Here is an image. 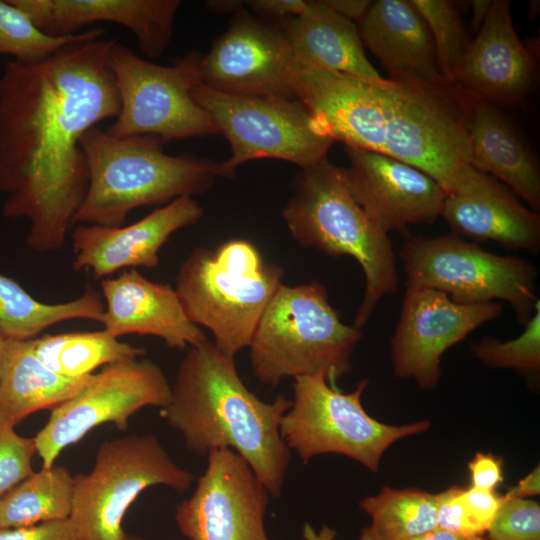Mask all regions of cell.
Segmentation results:
<instances>
[{"instance_id": "13", "label": "cell", "mask_w": 540, "mask_h": 540, "mask_svg": "<svg viewBox=\"0 0 540 540\" xmlns=\"http://www.w3.org/2000/svg\"><path fill=\"white\" fill-rule=\"evenodd\" d=\"M170 396L165 374L150 359H128L104 366L91 374L77 394L51 410L47 423L33 438L42 468L54 466L66 447L95 427L112 423L126 430L135 412L148 406L162 409Z\"/></svg>"}, {"instance_id": "11", "label": "cell", "mask_w": 540, "mask_h": 540, "mask_svg": "<svg viewBox=\"0 0 540 540\" xmlns=\"http://www.w3.org/2000/svg\"><path fill=\"white\" fill-rule=\"evenodd\" d=\"M201 54L191 52L163 66L144 60L115 41L108 57L120 100L119 113L105 131L116 138L154 136L164 143L218 134L208 113L194 100Z\"/></svg>"}, {"instance_id": "28", "label": "cell", "mask_w": 540, "mask_h": 540, "mask_svg": "<svg viewBox=\"0 0 540 540\" xmlns=\"http://www.w3.org/2000/svg\"><path fill=\"white\" fill-rule=\"evenodd\" d=\"M33 349L45 367L71 378L88 376L100 366L145 354L144 348L121 342L104 329L46 334L33 339Z\"/></svg>"}, {"instance_id": "39", "label": "cell", "mask_w": 540, "mask_h": 540, "mask_svg": "<svg viewBox=\"0 0 540 540\" xmlns=\"http://www.w3.org/2000/svg\"><path fill=\"white\" fill-rule=\"evenodd\" d=\"M244 3L257 17L274 23L299 16L308 7V1L304 0H249Z\"/></svg>"}, {"instance_id": "37", "label": "cell", "mask_w": 540, "mask_h": 540, "mask_svg": "<svg viewBox=\"0 0 540 540\" xmlns=\"http://www.w3.org/2000/svg\"><path fill=\"white\" fill-rule=\"evenodd\" d=\"M0 540H82L71 518L18 528H0Z\"/></svg>"}, {"instance_id": "45", "label": "cell", "mask_w": 540, "mask_h": 540, "mask_svg": "<svg viewBox=\"0 0 540 540\" xmlns=\"http://www.w3.org/2000/svg\"><path fill=\"white\" fill-rule=\"evenodd\" d=\"M337 532L324 525L319 532H317L310 523H305L302 528V538L304 540H334Z\"/></svg>"}, {"instance_id": "16", "label": "cell", "mask_w": 540, "mask_h": 540, "mask_svg": "<svg viewBox=\"0 0 540 540\" xmlns=\"http://www.w3.org/2000/svg\"><path fill=\"white\" fill-rule=\"evenodd\" d=\"M292 59L280 26L243 6L232 14L228 29L209 52L201 55L200 81L226 94L296 99L289 74Z\"/></svg>"}, {"instance_id": "5", "label": "cell", "mask_w": 540, "mask_h": 540, "mask_svg": "<svg viewBox=\"0 0 540 540\" xmlns=\"http://www.w3.org/2000/svg\"><path fill=\"white\" fill-rule=\"evenodd\" d=\"M282 216L302 246L333 257L350 256L359 263L365 291L353 326L361 330L380 300L398 291L396 256L388 233L356 203L340 168L327 157L301 169Z\"/></svg>"}, {"instance_id": "24", "label": "cell", "mask_w": 540, "mask_h": 540, "mask_svg": "<svg viewBox=\"0 0 540 540\" xmlns=\"http://www.w3.org/2000/svg\"><path fill=\"white\" fill-rule=\"evenodd\" d=\"M468 138L473 167L505 183L539 212V165L508 117L496 105L472 98Z\"/></svg>"}, {"instance_id": "19", "label": "cell", "mask_w": 540, "mask_h": 540, "mask_svg": "<svg viewBox=\"0 0 540 540\" xmlns=\"http://www.w3.org/2000/svg\"><path fill=\"white\" fill-rule=\"evenodd\" d=\"M537 65L515 30L511 2L493 0L453 76L473 98L493 105H517L535 87Z\"/></svg>"}, {"instance_id": "6", "label": "cell", "mask_w": 540, "mask_h": 540, "mask_svg": "<svg viewBox=\"0 0 540 540\" xmlns=\"http://www.w3.org/2000/svg\"><path fill=\"white\" fill-rule=\"evenodd\" d=\"M361 331L341 321L318 281L281 284L253 334L250 362L255 378L277 386L284 378L323 375L332 387L352 370Z\"/></svg>"}, {"instance_id": "14", "label": "cell", "mask_w": 540, "mask_h": 540, "mask_svg": "<svg viewBox=\"0 0 540 540\" xmlns=\"http://www.w3.org/2000/svg\"><path fill=\"white\" fill-rule=\"evenodd\" d=\"M269 497L241 456L212 450L192 495L177 506L175 521L189 540H270L264 525Z\"/></svg>"}, {"instance_id": "23", "label": "cell", "mask_w": 540, "mask_h": 540, "mask_svg": "<svg viewBox=\"0 0 540 540\" xmlns=\"http://www.w3.org/2000/svg\"><path fill=\"white\" fill-rule=\"evenodd\" d=\"M441 217L451 232L477 242L494 241L510 250L540 251V216L488 175L475 191L447 196Z\"/></svg>"}, {"instance_id": "30", "label": "cell", "mask_w": 540, "mask_h": 540, "mask_svg": "<svg viewBox=\"0 0 540 540\" xmlns=\"http://www.w3.org/2000/svg\"><path fill=\"white\" fill-rule=\"evenodd\" d=\"M74 479L61 466L32 472L0 497V528L67 519L73 508Z\"/></svg>"}, {"instance_id": "33", "label": "cell", "mask_w": 540, "mask_h": 540, "mask_svg": "<svg viewBox=\"0 0 540 540\" xmlns=\"http://www.w3.org/2000/svg\"><path fill=\"white\" fill-rule=\"evenodd\" d=\"M503 495L473 487L452 489L439 500V528L463 536H484Z\"/></svg>"}, {"instance_id": "2", "label": "cell", "mask_w": 540, "mask_h": 540, "mask_svg": "<svg viewBox=\"0 0 540 540\" xmlns=\"http://www.w3.org/2000/svg\"><path fill=\"white\" fill-rule=\"evenodd\" d=\"M291 85L317 131L347 148L381 153L433 178L447 196L475 191L487 174L472 165V96L458 85L366 80L292 59Z\"/></svg>"}, {"instance_id": "43", "label": "cell", "mask_w": 540, "mask_h": 540, "mask_svg": "<svg viewBox=\"0 0 540 540\" xmlns=\"http://www.w3.org/2000/svg\"><path fill=\"white\" fill-rule=\"evenodd\" d=\"M205 7L215 14H234L245 3L239 0H210L205 2Z\"/></svg>"}, {"instance_id": "40", "label": "cell", "mask_w": 540, "mask_h": 540, "mask_svg": "<svg viewBox=\"0 0 540 540\" xmlns=\"http://www.w3.org/2000/svg\"><path fill=\"white\" fill-rule=\"evenodd\" d=\"M325 6L337 14L353 21L359 22L368 11L370 0H320Z\"/></svg>"}, {"instance_id": "44", "label": "cell", "mask_w": 540, "mask_h": 540, "mask_svg": "<svg viewBox=\"0 0 540 540\" xmlns=\"http://www.w3.org/2000/svg\"><path fill=\"white\" fill-rule=\"evenodd\" d=\"M411 540H487L484 536H463L442 529H436Z\"/></svg>"}, {"instance_id": "27", "label": "cell", "mask_w": 540, "mask_h": 540, "mask_svg": "<svg viewBox=\"0 0 540 540\" xmlns=\"http://www.w3.org/2000/svg\"><path fill=\"white\" fill-rule=\"evenodd\" d=\"M104 311L103 296L96 290L89 289L68 302L50 304L35 299L0 272V332L6 339H35L46 328L72 319L101 323Z\"/></svg>"}, {"instance_id": "29", "label": "cell", "mask_w": 540, "mask_h": 540, "mask_svg": "<svg viewBox=\"0 0 540 540\" xmlns=\"http://www.w3.org/2000/svg\"><path fill=\"white\" fill-rule=\"evenodd\" d=\"M359 507L371 517V524L358 540H411L438 529L436 494L418 488L382 487L377 495L366 496Z\"/></svg>"}, {"instance_id": "4", "label": "cell", "mask_w": 540, "mask_h": 540, "mask_svg": "<svg viewBox=\"0 0 540 540\" xmlns=\"http://www.w3.org/2000/svg\"><path fill=\"white\" fill-rule=\"evenodd\" d=\"M154 136L116 138L95 126L81 138L89 185L73 223L121 227L130 211L206 192L222 177L220 164L169 155Z\"/></svg>"}, {"instance_id": "38", "label": "cell", "mask_w": 540, "mask_h": 540, "mask_svg": "<svg viewBox=\"0 0 540 540\" xmlns=\"http://www.w3.org/2000/svg\"><path fill=\"white\" fill-rule=\"evenodd\" d=\"M503 459L492 453H477L468 463L471 487L495 491L503 482Z\"/></svg>"}, {"instance_id": "7", "label": "cell", "mask_w": 540, "mask_h": 540, "mask_svg": "<svg viewBox=\"0 0 540 540\" xmlns=\"http://www.w3.org/2000/svg\"><path fill=\"white\" fill-rule=\"evenodd\" d=\"M282 276L251 242L232 239L214 251L193 250L178 269L175 290L188 319L208 328L217 349L234 359L249 347Z\"/></svg>"}, {"instance_id": "1", "label": "cell", "mask_w": 540, "mask_h": 540, "mask_svg": "<svg viewBox=\"0 0 540 540\" xmlns=\"http://www.w3.org/2000/svg\"><path fill=\"white\" fill-rule=\"evenodd\" d=\"M114 39L69 43L36 65L7 62L0 75L2 215L26 218V245L61 249L89 185L80 145L120 100L108 64Z\"/></svg>"}, {"instance_id": "35", "label": "cell", "mask_w": 540, "mask_h": 540, "mask_svg": "<svg viewBox=\"0 0 540 540\" xmlns=\"http://www.w3.org/2000/svg\"><path fill=\"white\" fill-rule=\"evenodd\" d=\"M487 540H540V505L527 498L506 499L500 504Z\"/></svg>"}, {"instance_id": "25", "label": "cell", "mask_w": 540, "mask_h": 540, "mask_svg": "<svg viewBox=\"0 0 540 540\" xmlns=\"http://www.w3.org/2000/svg\"><path fill=\"white\" fill-rule=\"evenodd\" d=\"M277 24L295 61L360 79L383 78L365 54L357 24L320 0L308 1L302 14Z\"/></svg>"}, {"instance_id": "12", "label": "cell", "mask_w": 540, "mask_h": 540, "mask_svg": "<svg viewBox=\"0 0 540 540\" xmlns=\"http://www.w3.org/2000/svg\"><path fill=\"white\" fill-rule=\"evenodd\" d=\"M191 95L230 144L231 156L219 162L222 177L232 178L242 164L264 158L303 169L327 157L333 143L317 131L298 99L226 94L201 82Z\"/></svg>"}, {"instance_id": "21", "label": "cell", "mask_w": 540, "mask_h": 540, "mask_svg": "<svg viewBox=\"0 0 540 540\" xmlns=\"http://www.w3.org/2000/svg\"><path fill=\"white\" fill-rule=\"evenodd\" d=\"M100 284L106 302L101 324L112 336H156L170 349L178 350L208 339L188 319L170 284L150 281L136 269L122 270L117 277L100 280Z\"/></svg>"}, {"instance_id": "47", "label": "cell", "mask_w": 540, "mask_h": 540, "mask_svg": "<svg viewBox=\"0 0 540 540\" xmlns=\"http://www.w3.org/2000/svg\"><path fill=\"white\" fill-rule=\"evenodd\" d=\"M124 540H144V539H142L140 537L130 536V535L126 534L125 537H124Z\"/></svg>"}, {"instance_id": "22", "label": "cell", "mask_w": 540, "mask_h": 540, "mask_svg": "<svg viewBox=\"0 0 540 540\" xmlns=\"http://www.w3.org/2000/svg\"><path fill=\"white\" fill-rule=\"evenodd\" d=\"M366 47L393 79L449 87L440 73L428 27L410 0L372 1L358 22Z\"/></svg>"}, {"instance_id": "32", "label": "cell", "mask_w": 540, "mask_h": 540, "mask_svg": "<svg viewBox=\"0 0 540 540\" xmlns=\"http://www.w3.org/2000/svg\"><path fill=\"white\" fill-rule=\"evenodd\" d=\"M432 37L441 75L453 83L454 73L470 43L459 4L448 0H410Z\"/></svg>"}, {"instance_id": "9", "label": "cell", "mask_w": 540, "mask_h": 540, "mask_svg": "<svg viewBox=\"0 0 540 540\" xmlns=\"http://www.w3.org/2000/svg\"><path fill=\"white\" fill-rule=\"evenodd\" d=\"M399 257L407 287L437 290L464 305L506 301L523 325L540 301L533 264L486 251L452 232L412 237L401 248Z\"/></svg>"}, {"instance_id": "17", "label": "cell", "mask_w": 540, "mask_h": 540, "mask_svg": "<svg viewBox=\"0 0 540 540\" xmlns=\"http://www.w3.org/2000/svg\"><path fill=\"white\" fill-rule=\"evenodd\" d=\"M349 166L340 168L356 203L383 231L430 224L441 216L443 188L420 169L393 157L347 148Z\"/></svg>"}, {"instance_id": "41", "label": "cell", "mask_w": 540, "mask_h": 540, "mask_svg": "<svg viewBox=\"0 0 540 540\" xmlns=\"http://www.w3.org/2000/svg\"><path fill=\"white\" fill-rule=\"evenodd\" d=\"M540 494V469L539 465L534 468L528 475L518 481V483L508 488L503 495L506 499L511 498H527Z\"/></svg>"}, {"instance_id": "15", "label": "cell", "mask_w": 540, "mask_h": 540, "mask_svg": "<svg viewBox=\"0 0 540 540\" xmlns=\"http://www.w3.org/2000/svg\"><path fill=\"white\" fill-rule=\"evenodd\" d=\"M502 312L499 302L464 305L437 290L407 287L390 341L394 375L433 389L441 378L442 355Z\"/></svg>"}, {"instance_id": "34", "label": "cell", "mask_w": 540, "mask_h": 540, "mask_svg": "<svg viewBox=\"0 0 540 540\" xmlns=\"http://www.w3.org/2000/svg\"><path fill=\"white\" fill-rule=\"evenodd\" d=\"M524 326L522 334L512 340L485 337L471 345V351L487 367L536 373L540 368V301Z\"/></svg>"}, {"instance_id": "10", "label": "cell", "mask_w": 540, "mask_h": 540, "mask_svg": "<svg viewBox=\"0 0 540 540\" xmlns=\"http://www.w3.org/2000/svg\"><path fill=\"white\" fill-rule=\"evenodd\" d=\"M74 479L71 520L82 540H124L122 521L140 493L163 485L187 491L193 474L181 468L152 434L103 442L88 474Z\"/></svg>"}, {"instance_id": "20", "label": "cell", "mask_w": 540, "mask_h": 540, "mask_svg": "<svg viewBox=\"0 0 540 540\" xmlns=\"http://www.w3.org/2000/svg\"><path fill=\"white\" fill-rule=\"evenodd\" d=\"M45 34L67 36L95 22L129 29L148 58L160 57L168 47L179 0H9Z\"/></svg>"}, {"instance_id": "8", "label": "cell", "mask_w": 540, "mask_h": 540, "mask_svg": "<svg viewBox=\"0 0 540 540\" xmlns=\"http://www.w3.org/2000/svg\"><path fill=\"white\" fill-rule=\"evenodd\" d=\"M368 383L362 380L353 392L343 393L323 375L294 378L293 400L280 421L287 447L305 463L334 453L377 472L382 455L392 444L430 428L428 420L397 426L371 417L361 402Z\"/></svg>"}, {"instance_id": "18", "label": "cell", "mask_w": 540, "mask_h": 540, "mask_svg": "<svg viewBox=\"0 0 540 540\" xmlns=\"http://www.w3.org/2000/svg\"><path fill=\"white\" fill-rule=\"evenodd\" d=\"M203 208L191 196L179 197L133 224L121 227L80 224L72 233L74 271L88 270L102 280L119 270L159 265V251L176 231L196 224Z\"/></svg>"}, {"instance_id": "46", "label": "cell", "mask_w": 540, "mask_h": 540, "mask_svg": "<svg viewBox=\"0 0 540 540\" xmlns=\"http://www.w3.org/2000/svg\"><path fill=\"white\" fill-rule=\"evenodd\" d=\"M5 342H6V338L0 332V372H1V366H2V361H3Z\"/></svg>"}, {"instance_id": "31", "label": "cell", "mask_w": 540, "mask_h": 540, "mask_svg": "<svg viewBox=\"0 0 540 540\" xmlns=\"http://www.w3.org/2000/svg\"><path fill=\"white\" fill-rule=\"evenodd\" d=\"M105 33L102 29H89L67 36H50L9 0H0V55H10L19 64L42 63L69 43L103 38Z\"/></svg>"}, {"instance_id": "42", "label": "cell", "mask_w": 540, "mask_h": 540, "mask_svg": "<svg viewBox=\"0 0 540 540\" xmlns=\"http://www.w3.org/2000/svg\"><path fill=\"white\" fill-rule=\"evenodd\" d=\"M493 0H472L470 1V8H471V21L469 29L472 33L475 35L480 30L481 26L483 25L490 7L492 5Z\"/></svg>"}, {"instance_id": "3", "label": "cell", "mask_w": 540, "mask_h": 540, "mask_svg": "<svg viewBox=\"0 0 540 540\" xmlns=\"http://www.w3.org/2000/svg\"><path fill=\"white\" fill-rule=\"evenodd\" d=\"M290 405L283 395L272 402L257 397L240 378L234 359L208 338L188 347L160 415L197 456L222 448L236 452L277 498L290 464V449L280 434Z\"/></svg>"}, {"instance_id": "26", "label": "cell", "mask_w": 540, "mask_h": 540, "mask_svg": "<svg viewBox=\"0 0 540 540\" xmlns=\"http://www.w3.org/2000/svg\"><path fill=\"white\" fill-rule=\"evenodd\" d=\"M91 375L71 378L45 367L31 340L6 339L0 372V424L14 427L32 413L77 394Z\"/></svg>"}, {"instance_id": "36", "label": "cell", "mask_w": 540, "mask_h": 540, "mask_svg": "<svg viewBox=\"0 0 540 540\" xmlns=\"http://www.w3.org/2000/svg\"><path fill=\"white\" fill-rule=\"evenodd\" d=\"M35 453L33 438L23 437L14 427L0 424V497L33 472Z\"/></svg>"}]
</instances>
